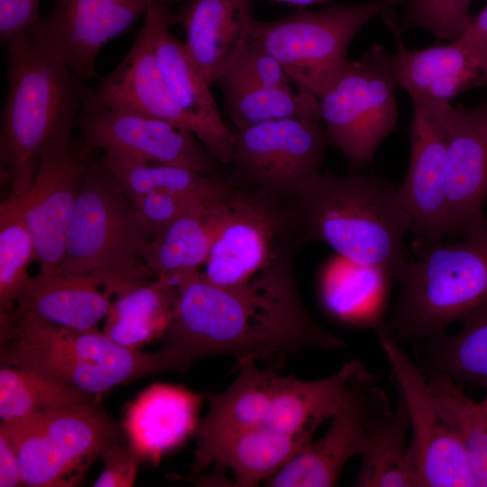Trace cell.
Returning <instances> with one entry per match:
<instances>
[{"instance_id":"obj_29","label":"cell","mask_w":487,"mask_h":487,"mask_svg":"<svg viewBox=\"0 0 487 487\" xmlns=\"http://www.w3.org/2000/svg\"><path fill=\"white\" fill-rule=\"evenodd\" d=\"M409 432L408 408L398 394L395 409L391 410L388 404L377 410L369 422L368 445L361 456L354 486L420 487L409 451Z\"/></svg>"},{"instance_id":"obj_45","label":"cell","mask_w":487,"mask_h":487,"mask_svg":"<svg viewBox=\"0 0 487 487\" xmlns=\"http://www.w3.org/2000/svg\"><path fill=\"white\" fill-rule=\"evenodd\" d=\"M279 3L289 4L295 6H309L314 5H321L331 2L333 0H271Z\"/></svg>"},{"instance_id":"obj_13","label":"cell","mask_w":487,"mask_h":487,"mask_svg":"<svg viewBox=\"0 0 487 487\" xmlns=\"http://www.w3.org/2000/svg\"><path fill=\"white\" fill-rule=\"evenodd\" d=\"M320 122L290 117L238 130L227 182L233 188H254L289 198L324 164L329 139Z\"/></svg>"},{"instance_id":"obj_9","label":"cell","mask_w":487,"mask_h":487,"mask_svg":"<svg viewBox=\"0 0 487 487\" xmlns=\"http://www.w3.org/2000/svg\"><path fill=\"white\" fill-rule=\"evenodd\" d=\"M383 46L374 44L317 96L331 142L353 168L370 164L398 120L396 83Z\"/></svg>"},{"instance_id":"obj_23","label":"cell","mask_w":487,"mask_h":487,"mask_svg":"<svg viewBox=\"0 0 487 487\" xmlns=\"http://www.w3.org/2000/svg\"><path fill=\"white\" fill-rule=\"evenodd\" d=\"M310 442L267 427L200 437L193 469L198 472L215 464L232 472L233 486L253 487L276 473Z\"/></svg>"},{"instance_id":"obj_4","label":"cell","mask_w":487,"mask_h":487,"mask_svg":"<svg viewBox=\"0 0 487 487\" xmlns=\"http://www.w3.org/2000/svg\"><path fill=\"white\" fill-rule=\"evenodd\" d=\"M1 316V363L37 371L98 396L115 386L166 372H184L178 359L124 347L97 328L50 325L14 310Z\"/></svg>"},{"instance_id":"obj_10","label":"cell","mask_w":487,"mask_h":487,"mask_svg":"<svg viewBox=\"0 0 487 487\" xmlns=\"http://www.w3.org/2000/svg\"><path fill=\"white\" fill-rule=\"evenodd\" d=\"M391 367L397 393L409 418V451L420 487H477L465 448L447 422L422 370L408 355L388 326L375 327Z\"/></svg>"},{"instance_id":"obj_14","label":"cell","mask_w":487,"mask_h":487,"mask_svg":"<svg viewBox=\"0 0 487 487\" xmlns=\"http://www.w3.org/2000/svg\"><path fill=\"white\" fill-rule=\"evenodd\" d=\"M411 100L409 162L397 197L414 235L413 247H418L447 235L446 155L453 106L427 98Z\"/></svg>"},{"instance_id":"obj_25","label":"cell","mask_w":487,"mask_h":487,"mask_svg":"<svg viewBox=\"0 0 487 487\" xmlns=\"http://www.w3.org/2000/svg\"><path fill=\"white\" fill-rule=\"evenodd\" d=\"M111 296L91 275L39 272L30 276L14 310L50 325L90 330L105 319Z\"/></svg>"},{"instance_id":"obj_31","label":"cell","mask_w":487,"mask_h":487,"mask_svg":"<svg viewBox=\"0 0 487 487\" xmlns=\"http://www.w3.org/2000/svg\"><path fill=\"white\" fill-rule=\"evenodd\" d=\"M176 284L172 276H158L112 301L103 332L116 344L139 349L161 339L172 319Z\"/></svg>"},{"instance_id":"obj_42","label":"cell","mask_w":487,"mask_h":487,"mask_svg":"<svg viewBox=\"0 0 487 487\" xmlns=\"http://www.w3.org/2000/svg\"><path fill=\"white\" fill-rule=\"evenodd\" d=\"M40 0H0V40L7 44L39 20Z\"/></svg>"},{"instance_id":"obj_18","label":"cell","mask_w":487,"mask_h":487,"mask_svg":"<svg viewBox=\"0 0 487 487\" xmlns=\"http://www.w3.org/2000/svg\"><path fill=\"white\" fill-rule=\"evenodd\" d=\"M390 11L381 15L394 35L397 51L388 55V66L396 85L411 99L450 103L464 91L487 86L486 39L465 32L445 44L410 50Z\"/></svg>"},{"instance_id":"obj_7","label":"cell","mask_w":487,"mask_h":487,"mask_svg":"<svg viewBox=\"0 0 487 487\" xmlns=\"http://www.w3.org/2000/svg\"><path fill=\"white\" fill-rule=\"evenodd\" d=\"M0 433L16 451L23 485L68 487L124 431L96 400L1 421Z\"/></svg>"},{"instance_id":"obj_6","label":"cell","mask_w":487,"mask_h":487,"mask_svg":"<svg viewBox=\"0 0 487 487\" xmlns=\"http://www.w3.org/2000/svg\"><path fill=\"white\" fill-rule=\"evenodd\" d=\"M414 252L388 326L400 341L430 338L487 304V215L464 241Z\"/></svg>"},{"instance_id":"obj_17","label":"cell","mask_w":487,"mask_h":487,"mask_svg":"<svg viewBox=\"0 0 487 487\" xmlns=\"http://www.w3.org/2000/svg\"><path fill=\"white\" fill-rule=\"evenodd\" d=\"M77 126L91 150L218 175L216 161L189 131L152 116L107 108L82 110Z\"/></svg>"},{"instance_id":"obj_19","label":"cell","mask_w":487,"mask_h":487,"mask_svg":"<svg viewBox=\"0 0 487 487\" xmlns=\"http://www.w3.org/2000/svg\"><path fill=\"white\" fill-rule=\"evenodd\" d=\"M164 0H153L144 14L160 68L181 108L194 123L198 140L223 164H230L235 133L223 121L210 85L170 32L173 14Z\"/></svg>"},{"instance_id":"obj_43","label":"cell","mask_w":487,"mask_h":487,"mask_svg":"<svg viewBox=\"0 0 487 487\" xmlns=\"http://www.w3.org/2000/svg\"><path fill=\"white\" fill-rule=\"evenodd\" d=\"M23 485L18 455L14 446L0 433V487Z\"/></svg>"},{"instance_id":"obj_36","label":"cell","mask_w":487,"mask_h":487,"mask_svg":"<svg viewBox=\"0 0 487 487\" xmlns=\"http://www.w3.org/2000/svg\"><path fill=\"white\" fill-rule=\"evenodd\" d=\"M427 379L442 413L465 448L477 487H487V418L479 403L445 373L433 371Z\"/></svg>"},{"instance_id":"obj_16","label":"cell","mask_w":487,"mask_h":487,"mask_svg":"<svg viewBox=\"0 0 487 487\" xmlns=\"http://www.w3.org/2000/svg\"><path fill=\"white\" fill-rule=\"evenodd\" d=\"M152 1L54 0L51 11L28 34L79 79L99 80L95 63L103 47L144 16Z\"/></svg>"},{"instance_id":"obj_41","label":"cell","mask_w":487,"mask_h":487,"mask_svg":"<svg viewBox=\"0 0 487 487\" xmlns=\"http://www.w3.org/2000/svg\"><path fill=\"white\" fill-rule=\"evenodd\" d=\"M103 470L93 483L95 487H131L134 485L142 459L129 445L116 442L100 455Z\"/></svg>"},{"instance_id":"obj_34","label":"cell","mask_w":487,"mask_h":487,"mask_svg":"<svg viewBox=\"0 0 487 487\" xmlns=\"http://www.w3.org/2000/svg\"><path fill=\"white\" fill-rule=\"evenodd\" d=\"M225 107L237 131L267 121L303 117L320 119L317 98L304 90L248 83H220Z\"/></svg>"},{"instance_id":"obj_5","label":"cell","mask_w":487,"mask_h":487,"mask_svg":"<svg viewBox=\"0 0 487 487\" xmlns=\"http://www.w3.org/2000/svg\"><path fill=\"white\" fill-rule=\"evenodd\" d=\"M152 240L128 198L101 161L81 183L56 272L91 275L119 296L156 277L144 253Z\"/></svg>"},{"instance_id":"obj_1","label":"cell","mask_w":487,"mask_h":487,"mask_svg":"<svg viewBox=\"0 0 487 487\" xmlns=\"http://www.w3.org/2000/svg\"><path fill=\"white\" fill-rule=\"evenodd\" d=\"M289 251L234 285L214 284L199 270L174 275L176 300L161 348L187 370L209 356L231 355L237 366L262 361L272 367L300 351L345 347L302 302Z\"/></svg>"},{"instance_id":"obj_46","label":"cell","mask_w":487,"mask_h":487,"mask_svg":"<svg viewBox=\"0 0 487 487\" xmlns=\"http://www.w3.org/2000/svg\"><path fill=\"white\" fill-rule=\"evenodd\" d=\"M484 385L486 386L485 397L481 402H478V403H479V406H480L482 411L483 412L484 416L487 418V381H485Z\"/></svg>"},{"instance_id":"obj_21","label":"cell","mask_w":487,"mask_h":487,"mask_svg":"<svg viewBox=\"0 0 487 487\" xmlns=\"http://www.w3.org/2000/svg\"><path fill=\"white\" fill-rule=\"evenodd\" d=\"M96 108L152 116L188 130L196 136L194 123L177 101L160 68L145 25L116 68L100 78L82 110Z\"/></svg>"},{"instance_id":"obj_20","label":"cell","mask_w":487,"mask_h":487,"mask_svg":"<svg viewBox=\"0 0 487 487\" xmlns=\"http://www.w3.org/2000/svg\"><path fill=\"white\" fill-rule=\"evenodd\" d=\"M447 235H465L485 216L487 199V97L452 106L446 179Z\"/></svg>"},{"instance_id":"obj_2","label":"cell","mask_w":487,"mask_h":487,"mask_svg":"<svg viewBox=\"0 0 487 487\" xmlns=\"http://www.w3.org/2000/svg\"><path fill=\"white\" fill-rule=\"evenodd\" d=\"M288 199L301 236L401 280L409 262L404 243L409 226L396 187L372 176L318 171Z\"/></svg>"},{"instance_id":"obj_22","label":"cell","mask_w":487,"mask_h":487,"mask_svg":"<svg viewBox=\"0 0 487 487\" xmlns=\"http://www.w3.org/2000/svg\"><path fill=\"white\" fill-rule=\"evenodd\" d=\"M255 0H188L172 24L185 31L192 62L212 87L232 67L250 38Z\"/></svg>"},{"instance_id":"obj_11","label":"cell","mask_w":487,"mask_h":487,"mask_svg":"<svg viewBox=\"0 0 487 487\" xmlns=\"http://www.w3.org/2000/svg\"><path fill=\"white\" fill-rule=\"evenodd\" d=\"M283 199L259 188H233L204 265L208 281L222 286L244 282L289 250V236L299 230Z\"/></svg>"},{"instance_id":"obj_40","label":"cell","mask_w":487,"mask_h":487,"mask_svg":"<svg viewBox=\"0 0 487 487\" xmlns=\"http://www.w3.org/2000/svg\"><path fill=\"white\" fill-rule=\"evenodd\" d=\"M129 200L152 239L187 210L198 204L213 201L168 193H149Z\"/></svg>"},{"instance_id":"obj_27","label":"cell","mask_w":487,"mask_h":487,"mask_svg":"<svg viewBox=\"0 0 487 487\" xmlns=\"http://www.w3.org/2000/svg\"><path fill=\"white\" fill-rule=\"evenodd\" d=\"M227 198L187 210L149 243L144 262L156 277L174 276L205 265L222 223Z\"/></svg>"},{"instance_id":"obj_39","label":"cell","mask_w":487,"mask_h":487,"mask_svg":"<svg viewBox=\"0 0 487 487\" xmlns=\"http://www.w3.org/2000/svg\"><path fill=\"white\" fill-rule=\"evenodd\" d=\"M282 65L256 41L249 38L232 67L218 79L220 83H248L291 88Z\"/></svg>"},{"instance_id":"obj_28","label":"cell","mask_w":487,"mask_h":487,"mask_svg":"<svg viewBox=\"0 0 487 487\" xmlns=\"http://www.w3.org/2000/svg\"><path fill=\"white\" fill-rule=\"evenodd\" d=\"M391 282L381 269L336 254L322 271L319 291L325 308L336 319L351 326L375 327L381 324Z\"/></svg>"},{"instance_id":"obj_38","label":"cell","mask_w":487,"mask_h":487,"mask_svg":"<svg viewBox=\"0 0 487 487\" xmlns=\"http://www.w3.org/2000/svg\"><path fill=\"white\" fill-rule=\"evenodd\" d=\"M471 4L472 0H409L400 30L420 27L439 40L455 41L467 30Z\"/></svg>"},{"instance_id":"obj_15","label":"cell","mask_w":487,"mask_h":487,"mask_svg":"<svg viewBox=\"0 0 487 487\" xmlns=\"http://www.w3.org/2000/svg\"><path fill=\"white\" fill-rule=\"evenodd\" d=\"M389 404L376 379L359 362L340 406L331 417L326 432L312 440L265 486L330 487L337 485L347 462L362 456L368 445V426L374 413Z\"/></svg>"},{"instance_id":"obj_35","label":"cell","mask_w":487,"mask_h":487,"mask_svg":"<svg viewBox=\"0 0 487 487\" xmlns=\"http://www.w3.org/2000/svg\"><path fill=\"white\" fill-rule=\"evenodd\" d=\"M462 330L445 331L431 340L430 361L437 371L455 381L482 383L487 381V304L463 320Z\"/></svg>"},{"instance_id":"obj_37","label":"cell","mask_w":487,"mask_h":487,"mask_svg":"<svg viewBox=\"0 0 487 487\" xmlns=\"http://www.w3.org/2000/svg\"><path fill=\"white\" fill-rule=\"evenodd\" d=\"M33 260L34 244L23 219L0 210V314L14 309Z\"/></svg>"},{"instance_id":"obj_26","label":"cell","mask_w":487,"mask_h":487,"mask_svg":"<svg viewBox=\"0 0 487 487\" xmlns=\"http://www.w3.org/2000/svg\"><path fill=\"white\" fill-rule=\"evenodd\" d=\"M359 362L352 360L333 375L315 381L281 376L263 427L312 441L317 428L343 401Z\"/></svg>"},{"instance_id":"obj_30","label":"cell","mask_w":487,"mask_h":487,"mask_svg":"<svg viewBox=\"0 0 487 487\" xmlns=\"http://www.w3.org/2000/svg\"><path fill=\"white\" fill-rule=\"evenodd\" d=\"M239 373L224 391L205 394L208 411L198 423L196 438L263 427L281 375L256 362L238 365Z\"/></svg>"},{"instance_id":"obj_3","label":"cell","mask_w":487,"mask_h":487,"mask_svg":"<svg viewBox=\"0 0 487 487\" xmlns=\"http://www.w3.org/2000/svg\"><path fill=\"white\" fill-rule=\"evenodd\" d=\"M5 76L0 160L10 195H19L32 183L43 150L72 134L93 88L38 47L28 32L7 43Z\"/></svg>"},{"instance_id":"obj_33","label":"cell","mask_w":487,"mask_h":487,"mask_svg":"<svg viewBox=\"0 0 487 487\" xmlns=\"http://www.w3.org/2000/svg\"><path fill=\"white\" fill-rule=\"evenodd\" d=\"M96 400V396L57 378L34 370L1 363V421L18 419L46 409Z\"/></svg>"},{"instance_id":"obj_24","label":"cell","mask_w":487,"mask_h":487,"mask_svg":"<svg viewBox=\"0 0 487 487\" xmlns=\"http://www.w3.org/2000/svg\"><path fill=\"white\" fill-rule=\"evenodd\" d=\"M203 397L179 386H150L125 411L123 428L128 444L142 460L158 462L196 432Z\"/></svg>"},{"instance_id":"obj_44","label":"cell","mask_w":487,"mask_h":487,"mask_svg":"<svg viewBox=\"0 0 487 487\" xmlns=\"http://www.w3.org/2000/svg\"><path fill=\"white\" fill-rule=\"evenodd\" d=\"M473 34L487 40V4L476 15L471 16L467 30Z\"/></svg>"},{"instance_id":"obj_12","label":"cell","mask_w":487,"mask_h":487,"mask_svg":"<svg viewBox=\"0 0 487 487\" xmlns=\"http://www.w3.org/2000/svg\"><path fill=\"white\" fill-rule=\"evenodd\" d=\"M93 150L72 134L59 137L41 152L34 178L19 195H10L0 210L23 219L32 239L40 273L56 272L66 233Z\"/></svg>"},{"instance_id":"obj_8","label":"cell","mask_w":487,"mask_h":487,"mask_svg":"<svg viewBox=\"0 0 487 487\" xmlns=\"http://www.w3.org/2000/svg\"><path fill=\"white\" fill-rule=\"evenodd\" d=\"M402 2L369 0L299 10L271 22L254 18L250 38L277 59L299 90L317 97L348 64L347 51L358 32Z\"/></svg>"},{"instance_id":"obj_32","label":"cell","mask_w":487,"mask_h":487,"mask_svg":"<svg viewBox=\"0 0 487 487\" xmlns=\"http://www.w3.org/2000/svg\"><path fill=\"white\" fill-rule=\"evenodd\" d=\"M100 161L128 199L149 193H168L216 200L226 198L233 189L219 175L154 164L116 152H103Z\"/></svg>"}]
</instances>
